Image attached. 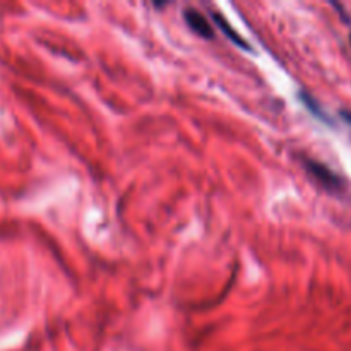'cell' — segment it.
Segmentation results:
<instances>
[{"label": "cell", "mask_w": 351, "mask_h": 351, "mask_svg": "<svg viewBox=\"0 0 351 351\" xmlns=\"http://www.w3.org/2000/svg\"><path fill=\"white\" fill-rule=\"evenodd\" d=\"M305 168H307L308 173L319 182L324 189L332 192H338L343 189V180L339 175H336L328 165H322L319 161L314 160H305Z\"/></svg>", "instance_id": "cell-1"}, {"label": "cell", "mask_w": 351, "mask_h": 351, "mask_svg": "<svg viewBox=\"0 0 351 351\" xmlns=\"http://www.w3.org/2000/svg\"><path fill=\"white\" fill-rule=\"evenodd\" d=\"M184 21L197 36L206 38V40H213V38H215V29H213L211 23L206 19L204 14L199 12L194 7L184 9Z\"/></svg>", "instance_id": "cell-2"}, {"label": "cell", "mask_w": 351, "mask_h": 351, "mask_svg": "<svg viewBox=\"0 0 351 351\" xmlns=\"http://www.w3.org/2000/svg\"><path fill=\"white\" fill-rule=\"evenodd\" d=\"M213 21H215L216 26L219 27V31H221V33L225 34V36L228 38L233 45H237V47L242 48V50H250L249 43H247V41L243 40V38L240 36L235 29H233V26H230L228 21L223 17L221 12H213Z\"/></svg>", "instance_id": "cell-3"}, {"label": "cell", "mask_w": 351, "mask_h": 351, "mask_svg": "<svg viewBox=\"0 0 351 351\" xmlns=\"http://www.w3.org/2000/svg\"><path fill=\"white\" fill-rule=\"evenodd\" d=\"M302 99H304L305 101V105L308 106V108H311V112L312 113H315V115L319 117V119H322V120H326V122H328V117L324 115V113L321 112V108H319V105H317V101H315L314 98H312V96H308V95H302Z\"/></svg>", "instance_id": "cell-4"}, {"label": "cell", "mask_w": 351, "mask_h": 351, "mask_svg": "<svg viewBox=\"0 0 351 351\" xmlns=\"http://www.w3.org/2000/svg\"><path fill=\"white\" fill-rule=\"evenodd\" d=\"M332 7H335V9H338L339 16H341V17H343V19H345V21H346V23H350V19H348V17H346V12H345V7H343V5H339V3H335V2H332Z\"/></svg>", "instance_id": "cell-5"}, {"label": "cell", "mask_w": 351, "mask_h": 351, "mask_svg": "<svg viewBox=\"0 0 351 351\" xmlns=\"http://www.w3.org/2000/svg\"><path fill=\"white\" fill-rule=\"evenodd\" d=\"M339 115H341L343 119H345L346 123H350V125H351V112H350V110H343V112L339 113Z\"/></svg>", "instance_id": "cell-6"}, {"label": "cell", "mask_w": 351, "mask_h": 351, "mask_svg": "<svg viewBox=\"0 0 351 351\" xmlns=\"http://www.w3.org/2000/svg\"><path fill=\"white\" fill-rule=\"evenodd\" d=\"M350 41H351V34H350Z\"/></svg>", "instance_id": "cell-7"}]
</instances>
